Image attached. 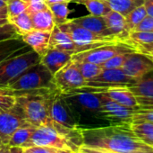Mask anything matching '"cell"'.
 <instances>
[{"label":"cell","instance_id":"cell-1","mask_svg":"<svg viewBox=\"0 0 153 153\" xmlns=\"http://www.w3.org/2000/svg\"><path fill=\"white\" fill-rule=\"evenodd\" d=\"M84 145L101 148L117 153H153V147L137 138L131 124L108 125L82 129Z\"/></svg>","mask_w":153,"mask_h":153},{"label":"cell","instance_id":"cell-2","mask_svg":"<svg viewBox=\"0 0 153 153\" xmlns=\"http://www.w3.org/2000/svg\"><path fill=\"white\" fill-rule=\"evenodd\" d=\"M82 143V129H70L50 121L47 124L37 127L30 140L22 148L48 146L77 153Z\"/></svg>","mask_w":153,"mask_h":153},{"label":"cell","instance_id":"cell-3","mask_svg":"<svg viewBox=\"0 0 153 153\" xmlns=\"http://www.w3.org/2000/svg\"><path fill=\"white\" fill-rule=\"evenodd\" d=\"M63 95L74 114L79 128L82 120L85 121L84 126L86 121H91V127L88 124L86 129L100 128L99 124L101 127L111 125L102 115L101 101L97 93L82 87Z\"/></svg>","mask_w":153,"mask_h":153},{"label":"cell","instance_id":"cell-4","mask_svg":"<svg viewBox=\"0 0 153 153\" xmlns=\"http://www.w3.org/2000/svg\"><path fill=\"white\" fill-rule=\"evenodd\" d=\"M57 88H42L23 93L16 96V104L22 110L25 120L35 127L51 121L49 108L52 97Z\"/></svg>","mask_w":153,"mask_h":153},{"label":"cell","instance_id":"cell-5","mask_svg":"<svg viewBox=\"0 0 153 153\" xmlns=\"http://www.w3.org/2000/svg\"><path fill=\"white\" fill-rule=\"evenodd\" d=\"M41 57L30 46L26 45L0 63V86H7L33 65Z\"/></svg>","mask_w":153,"mask_h":153},{"label":"cell","instance_id":"cell-6","mask_svg":"<svg viewBox=\"0 0 153 153\" xmlns=\"http://www.w3.org/2000/svg\"><path fill=\"white\" fill-rule=\"evenodd\" d=\"M5 87L15 91L56 88L54 83V75L41 62L29 68Z\"/></svg>","mask_w":153,"mask_h":153},{"label":"cell","instance_id":"cell-7","mask_svg":"<svg viewBox=\"0 0 153 153\" xmlns=\"http://www.w3.org/2000/svg\"><path fill=\"white\" fill-rule=\"evenodd\" d=\"M58 27L71 36L73 41L80 47L81 52L91 50L101 45L121 41L120 40L115 37H104L96 34L73 23L71 20H68L66 23H65L62 25H59Z\"/></svg>","mask_w":153,"mask_h":153},{"label":"cell","instance_id":"cell-8","mask_svg":"<svg viewBox=\"0 0 153 153\" xmlns=\"http://www.w3.org/2000/svg\"><path fill=\"white\" fill-rule=\"evenodd\" d=\"M137 51L135 47L128 42L117 41L93 48L89 50L75 53L72 56L73 61H86L102 65L105 61L117 54Z\"/></svg>","mask_w":153,"mask_h":153},{"label":"cell","instance_id":"cell-9","mask_svg":"<svg viewBox=\"0 0 153 153\" xmlns=\"http://www.w3.org/2000/svg\"><path fill=\"white\" fill-rule=\"evenodd\" d=\"M136 81L137 79L126 75L122 69H104L97 77L86 81L85 87L94 88L129 87Z\"/></svg>","mask_w":153,"mask_h":153},{"label":"cell","instance_id":"cell-10","mask_svg":"<svg viewBox=\"0 0 153 153\" xmlns=\"http://www.w3.org/2000/svg\"><path fill=\"white\" fill-rule=\"evenodd\" d=\"M54 83L56 88L63 94L86 86V80L73 60L54 75Z\"/></svg>","mask_w":153,"mask_h":153},{"label":"cell","instance_id":"cell-11","mask_svg":"<svg viewBox=\"0 0 153 153\" xmlns=\"http://www.w3.org/2000/svg\"><path fill=\"white\" fill-rule=\"evenodd\" d=\"M49 116L52 122L70 129H78L79 125L74 114L64 95L57 89L51 100Z\"/></svg>","mask_w":153,"mask_h":153},{"label":"cell","instance_id":"cell-12","mask_svg":"<svg viewBox=\"0 0 153 153\" xmlns=\"http://www.w3.org/2000/svg\"><path fill=\"white\" fill-rule=\"evenodd\" d=\"M95 93H97L100 98L101 106H102V115L104 118L111 125L132 124L133 115L138 110L137 108L124 106L109 99L108 97L105 96L101 93H98V92Z\"/></svg>","mask_w":153,"mask_h":153},{"label":"cell","instance_id":"cell-13","mask_svg":"<svg viewBox=\"0 0 153 153\" xmlns=\"http://www.w3.org/2000/svg\"><path fill=\"white\" fill-rule=\"evenodd\" d=\"M29 124L16 104L10 110L0 113V137L4 144H8L11 136L17 129Z\"/></svg>","mask_w":153,"mask_h":153},{"label":"cell","instance_id":"cell-14","mask_svg":"<svg viewBox=\"0 0 153 153\" xmlns=\"http://www.w3.org/2000/svg\"><path fill=\"white\" fill-rule=\"evenodd\" d=\"M123 71L137 80L153 71V60L139 51L129 53L122 68Z\"/></svg>","mask_w":153,"mask_h":153},{"label":"cell","instance_id":"cell-15","mask_svg":"<svg viewBox=\"0 0 153 153\" xmlns=\"http://www.w3.org/2000/svg\"><path fill=\"white\" fill-rule=\"evenodd\" d=\"M84 88L92 91L101 93L105 96L108 97L109 99L117 102L119 105L124 106L137 108L139 109L140 106L138 105L137 99L134 95L127 88V87H108V88H94V87H84Z\"/></svg>","mask_w":153,"mask_h":153},{"label":"cell","instance_id":"cell-16","mask_svg":"<svg viewBox=\"0 0 153 153\" xmlns=\"http://www.w3.org/2000/svg\"><path fill=\"white\" fill-rule=\"evenodd\" d=\"M73 55L74 53L71 51L48 49L47 53L41 57L40 62L46 66L53 75H55L58 70L72 60Z\"/></svg>","mask_w":153,"mask_h":153},{"label":"cell","instance_id":"cell-17","mask_svg":"<svg viewBox=\"0 0 153 153\" xmlns=\"http://www.w3.org/2000/svg\"><path fill=\"white\" fill-rule=\"evenodd\" d=\"M71 21L73 23L96 33V34H99V35H101L104 37L117 38L109 31L103 16H95V15L90 14V15H86V16L74 18V19H72Z\"/></svg>","mask_w":153,"mask_h":153},{"label":"cell","instance_id":"cell-18","mask_svg":"<svg viewBox=\"0 0 153 153\" xmlns=\"http://www.w3.org/2000/svg\"><path fill=\"white\" fill-rule=\"evenodd\" d=\"M49 49L71 51L74 54L81 52L80 47L73 41L71 36L67 32L62 31L57 25H55L51 32L49 39Z\"/></svg>","mask_w":153,"mask_h":153},{"label":"cell","instance_id":"cell-19","mask_svg":"<svg viewBox=\"0 0 153 153\" xmlns=\"http://www.w3.org/2000/svg\"><path fill=\"white\" fill-rule=\"evenodd\" d=\"M50 32H44L33 29L28 33L21 36L23 41L31 47L40 57L44 56L49 49Z\"/></svg>","mask_w":153,"mask_h":153},{"label":"cell","instance_id":"cell-20","mask_svg":"<svg viewBox=\"0 0 153 153\" xmlns=\"http://www.w3.org/2000/svg\"><path fill=\"white\" fill-rule=\"evenodd\" d=\"M109 31L121 41L127 42L129 32L127 30L126 17L118 12L111 10L103 16Z\"/></svg>","mask_w":153,"mask_h":153},{"label":"cell","instance_id":"cell-21","mask_svg":"<svg viewBox=\"0 0 153 153\" xmlns=\"http://www.w3.org/2000/svg\"><path fill=\"white\" fill-rule=\"evenodd\" d=\"M152 72L127 87L136 97L138 105L142 102L153 99V75Z\"/></svg>","mask_w":153,"mask_h":153},{"label":"cell","instance_id":"cell-22","mask_svg":"<svg viewBox=\"0 0 153 153\" xmlns=\"http://www.w3.org/2000/svg\"><path fill=\"white\" fill-rule=\"evenodd\" d=\"M30 17L35 30L51 32L56 25L53 14L49 8L30 14Z\"/></svg>","mask_w":153,"mask_h":153},{"label":"cell","instance_id":"cell-23","mask_svg":"<svg viewBox=\"0 0 153 153\" xmlns=\"http://www.w3.org/2000/svg\"><path fill=\"white\" fill-rule=\"evenodd\" d=\"M131 130L144 143L153 147V124L148 122H132Z\"/></svg>","mask_w":153,"mask_h":153},{"label":"cell","instance_id":"cell-24","mask_svg":"<svg viewBox=\"0 0 153 153\" xmlns=\"http://www.w3.org/2000/svg\"><path fill=\"white\" fill-rule=\"evenodd\" d=\"M8 23L13 26L16 32L20 36H22L34 29L30 14L28 12L22 13L15 16L8 17Z\"/></svg>","mask_w":153,"mask_h":153},{"label":"cell","instance_id":"cell-25","mask_svg":"<svg viewBox=\"0 0 153 153\" xmlns=\"http://www.w3.org/2000/svg\"><path fill=\"white\" fill-rule=\"evenodd\" d=\"M26 45L27 44L23 41L21 36L1 41H0V63Z\"/></svg>","mask_w":153,"mask_h":153},{"label":"cell","instance_id":"cell-26","mask_svg":"<svg viewBox=\"0 0 153 153\" xmlns=\"http://www.w3.org/2000/svg\"><path fill=\"white\" fill-rule=\"evenodd\" d=\"M36 128L37 127L29 124V125L22 126L17 129L11 136L7 145H9L10 147H13V146L24 147L28 143V142L30 140Z\"/></svg>","mask_w":153,"mask_h":153},{"label":"cell","instance_id":"cell-27","mask_svg":"<svg viewBox=\"0 0 153 153\" xmlns=\"http://www.w3.org/2000/svg\"><path fill=\"white\" fill-rule=\"evenodd\" d=\"M72 2L83 5L90 14L95 16H104L111 11V8L106 0H73Z\"/></svg>","mask_w":153,"mask_h":153},{"label":"cell","instance_id":"cell-28","mask_svg":"<svg viewBox=\"0 0 153 153\" xmlns=\"http://www.w3.org/2000/svg\"><path fill=\"white\" fill-rule=\"evenodd\" d=\"M111 10L126 16L131 11L144 4V0H106Z\"/></svg>","mask_w":153,"mask_h":153},{"label":"cell","instance_id":"cell-29","mask_svg":"<svg viewBox=\"0 0 153 153\" xmlns=\"http://www.w3.org/2000/svg\"><path fill=\"white\" fill-rule=\"evenodd\" d=\"M70 2H60L48 5V8L53 14L56 25L59 26L68 21V15L70 13L69 5Z\"/></svg>","mask_w":153,"mask_h":153},{"label":"cell","instance_id":"cell-30","mask_svg":"<svg viewBox=\"0 0 153 153\" xmlns=\"http://www.w3.org/2000/svg\"><path fill=\"white\" fill-rule=\"evenodd\" d=\"M74 62L76 64L81 74L82 75V77L86 81H89L93 78L97 77L104 69L101 65H98L91 62H86V61H74Z\"/></svg>","mask_w":153,"mask_h":153},{"label":"cell","instance_id":"cell-31","mask_svg":"<svg viewBox=\"0 0 153 153\" xmlns=\"http://www.w3.org/2000/svg\"><path fill=\"white\" fill-rule=\"evenodd\" d=\"M147 12L145 10L144 5H140L137 8L134 9L131 11L126 17V26L128 32H132L134 30V28L147 16Z\"/></svg>","mask_w":153,"mask_h":153},{"label":"cell","instance_id":"cell-32","mask_svg":"<svg viewBox=\"0 0 153 153\" xmlns=\"http://www.w3.org/2000/svg\"><path fill=\"white\" fill-rule=\"evenodd\" d=\"M16 105L13 91L5 86H0V113L10 110Z\"/></svg>","mask_w":153,"mask_h":153},{"label":"cell","instance_id":"cell-33","mask_svg":"<svg viewBox=\"0 0 153 153\" xmlns=\"http://www.w3.org/2000/svg\"><path fill=\"white\" fill-rule=\"evenodd\" d=\"M127 42L134 45V47L137 45L149 44L153 42V32H138L132 31L129 32Z\"/></svg>","mask_w":153,"mask_h":153},{"label":"cell","instance_id":"cell-34","mask_svg":"<svg viewBox=\"0 0 153 153\" xmlns=\"http://www.w3.org/2000/svg\"><path fill=\"white\" fill-rule=\"evenodd\" d=\"M6 8L8 17L15 16L22 13L27 12V5L23 0H7Z\"/></svg>","mask_w":153,"mask_h":153},{"label":"cell","instance_id":"cell-35","mask_svg":"<svg viewBox=\"0 0 153 153\" xmlns=\"http://www.w3.org/2000/svg\"><path fill=\"white\" fill-rule=\"evenodd\" d=\"M129 53H132V52H129ZM129 53L124 52V53L117 54L114 57L108 60L107 61H105L101 66L103 69H121L127 56L129 55Z\"/></svg>","mask_w":153,"mask_h":153},{"label":"cell","instance_id":"cell-36","mask_svg":"<svg viewBox=\"0 0 153 153\" xmlns=\"http://www.w3.org/2000/svg\"><path fill=\"white\" fill-rule=\"evenodd\" d=\"M23 153H75L67 151V150H62L57 149L54 147H48V146H31V147H26L23 148Z\"/></svg>","mask_w":153,"mask_h":153},{"label":"cell","instance_id":"cell-37","mask_svg":"<svg viewBox=\"0 0 153 153\" xmlns=\"http://www.w3.org/2000/svg\"><path fill=\"white\" fill-rule=\"evenodd\" d=\"M27 5V12L30 14L48 8L46 0H23Z\"/></svg>","mask_w":153,"mask_h":153},{"label":"cell","instance_id":"cell-38","mask_svg":"<svg viewBox=\"0 0 153 153\" xmlns=\"http://www.w3.org/2000/svg\"><path fill=\"white\" fill-rule=\"evenodd\" d=\"M132 122H148L153 124V110L139 108L133 115Z\"/></svg>","mask_w":153,"mask_h":153},{"label":"cell","instance_id":"cell-39","mask_svg":"<svg viewBox=\"0 0 153 153\" xmlns=\"http://www.w3.org/2000/svg\"><path fill=\"white\" fill-rule=\"evenodd\" d=\"M19 36L20 35L16 32L15 29L11 23H6L4 25L0 26V41Z\"/></svg>","mask_w":153,"mask_h":153},{"label":"cell","instance_id":"cell-40","mask_svg":"<svg viewBox=\"0 0 153 153\" xmlns=\"http://www.w3.org/2000/svg\"><path fill=\"white\" fill-rule=\"evenodd\" d=\"M134 31H138V32H153V17L147 15L134 28Z\"/></svg>","mask_w":153,"mask_h":153},{"label":"cell","instance_id":"cell-41","mask_svg":"<svg viewBox=\"0 0 153 153\" xmlns=\"http://www.w3.org/2000/svg\"><path fill=\"white\" fill-rule=\"evenodd\" d=\"M77 153H117L115 151H108L105 149H101V148H96V147H91V146H87V145H81L78 152Z\"/></svg>","mask_w":153,"mask_h":153},{"label":"cell","instance_id":"cell-42","mask_svg":"<svg viewBox=\"0 0 153 153\" xmlns=\"http://www.w3.org/2000/svg\"><path fill=\"white\" fill-rule=\"evenodd\" d=\"M135 49L137 51L145 54L149 57H153V42L149 44H143V45H137L135 46Z\"/></svg>","mask_w":153,"mask_h":153},{"label":"cell","instance_id":"cell-43","mask_svg":"<svg viewBox=\"0 0 153 153\" xmlns=\"http://www.w3.org/2000/svg\"><path fill=\"white\" fill-rule=\"evenodd\" d=\"M8 23V12L6 6L0 7V26L4 25Z\"/></svg>","mask_w":153,"mask_h":153},{"label":"cell","instance_id":"cell-44","mask_svg":"<svg viewBox=\"0 0 153 153\" xmlns=\"http://www.w3.org/2000/svg\"><path fill=\"white\" fill-rule=\"evenodd\" d=\"M143 5L145 7L147 14L153 17V0H144Z\"/></svg>","mask_w":153,"mask_h":153},{"label":"cell","instance_id":"cell-45","mask_svg":"<svg viewBox=\"0 0 153 153\" xmlns=\"http://www.w3.org/2000/svg\"><path fill=\"white\" fill-rule=\"evenodd\" d=\"M140 109H146V110H153V99L144 101L139 104Z\"/></svg>","mask_w":153,"mask_h":153},{"label":"cell","instance_id":"cell-46","mask_svg":"<svg viewBox=\"0 0 153 153\" xmlns=\"http://www.w3.org/2000/svg\"><path fill=\"white\" fill-rule=\"evenodd\" d=\"M9 153H23V148L19 147V146L10 147V152Z\"/></svg>","mask_w":153,"mask_h":153},{"label":"cell","instance_id":"cell-47","mask_svg":"<svg viewBox=\"0 0 153 153\" xmlns=\"http://www.w3.org/2000/svg\"><path fill=\"white\" fill-rule=\"evenodd\" d=\"M10 152V146L7 144H4L0 147V153H9Z\"/></svg>","mask_w":153,"mask_h":153},{"label":"cell","instance_id":"cell-48","mask_svg":"<svg viewBox=\"0 0 153 153\" xmlns=\"http://www.w3.org/2000/svg\"><path fill=\"white\" fill-rule=\"evenodd\" d=\"M73 0H46V3L48 5L55 4V3H60V2H72Z\"/></svg>","mask_w":153,"mask_h":153},{"label":"cell","instance_id":"cell-49","mask_svg":"<svg viewBox=\"0 0 153 153\" xmlns=\"http://www.w3.org/2000/svg\"><path fill=\"white\" fill-rule=\"evenodd\" d=\"M6 2L7 0H0V7L6 6Z\"/></svg>","mask_w":153,"mask_h":153},{"label":"cell","instance_id":"cell-50","mask_svg":"<svg viewBox=\"0 0 153 153\" xmlns=\"http://www.w3.org/2000/svg\"><path fill=\"white\" fill-rule=\"evenodd\" d=\"M4 142H3V140H2V138L0 137V147H1L2 145H4Z\"/></svg>","mask_w":153,"mask_h":153},{"label":"cell","instance_id":"cell-51","mask_svg":"<svg viewBox=\"0 0 153 153\" xmlns=\"http://www.w3.org/2000/svg\"><path fill=\"white\" fill-rule=\"evenodd\" d=\"M150 58H151V59H152V60H153V57H150Z\"/></svg>","mask_w":153,"mask_h":153},{"label":"cell","instance_id":"cell-52","mask_svg":"<svg viewBox=\"0 0 153 153\" xmlns=\"http://www.w3.org/2000/svg\"><path fill=\"white\" fill-rule=\"evenodd\" d=\"M140 153H147V152H140Z\"/></svg>","mask_w":153,"mask_h":153}]
</instances>
